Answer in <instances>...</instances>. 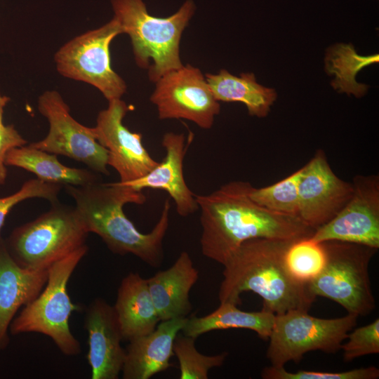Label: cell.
Masks as SVG:
<instances>
[{
    "mask_svg": "<svg viewBox=\"0 0 379 379\" xmlns=\"http://www.w3.org/2000/svg\"><path fill=\"white\" fill-rule=\"evenodd\" d=\"M253 186L232 181L205 195H196L200 209L203 255L222 265L244 241L256 238L295 239L314 230L299 218L271 212L250 197Z\"/></svg>",
    "mask_w": 379,
    "mask_h": 379,
    "instance_id": "6da1fadb",
    "label": "cell"
},
{
    "mask_svg": "<svg viewBox=\"0 0 379 379\" xmlns=\"http://www.w3.org/2000/svg\"><path fill=\"white\" fill-rule=\"evenodd\" d=\"M75 208L88 232L98 235L114 253L133 254L153 267L164 260L163 241L169 225L170 200L164 204L160 218L149 233L140 232L126 216L123 208L128 203L143 204L142 191L117 182H99L84 185H65Z\"/></svg>",
    "mask_w": 379,
    "mask_h": 379,
    "instance_id": "7a4b0ae2",
    "label": "cell"
},
{
    "mask_svg": "<svg viewBox=\"0 0 379 379\" xmlns=\"http://www.w3.org/2000/svg\"><path fill=\"white\" fill-rule=\"evenodd\" d=\"M293 240L256 238L241 244L223 265L220 303L238 305L241 295L251 291L262 298V310L275 315L291 310L308 311L317 297L308 284L292 279L284 265V253Z\"/></svg>",
    "mask_w": 379,
    "mask_h": 379,
    "instance_id": "3957f363",
    "label": "cell"
},
{
    "mask_svg": "<svg viewBox=\"0 0 379 379\" xmlns=\"http://www.w3.org/2000/svg\"><path fill=\"white\" fill-rule=\"evenodd\" d=\"M114 17L123 34L131 41L136 65L148 69L150 81L182 65L180 43L185 27L194 15L196 6L186 0L179 9L166 18L152 15L142 0H112Z\"/></svg>",
    "mask_w": 379,
    "mask_h": 379,
    "instance_id": "277c9868",
    "label": "cell"
},
{
    "mask_svg": "<svg viewBox=\"0 0 379 379\" xmlns=\"http://www.w3.org/2000/svg\"><path fill=\"white\" fill-rule=\"evenodd\" d=\"M87 252L85 244L48 269L47 282L43 290L11 321L9 328L12 335L39 333L51 338L65 355L75 356L81 352L80 343L72 333L69 324L72 313L80 307L72 302L67 284Z\"/></svg>",
    "mask_w": 379,
    "mask_h": 379,
    "instance_id": "5b68a950",
    "label": "cell"
},
{
    "mask_svg": "<svg viewBox=\"0 0 379 379\" xmlns=\"http://www.w3.org/2000/svg\"><path fill=\"white\" fill-rule=\"evenodd\" d=\"M49 211L15 228L7 249L21 267L47 270L85 245L88 235L75 207L52 203Z\"/></svg>",
    "mask_w": 379,
    "mask_h": 379,
    "instance_id": "8992f818",
    "label": "cell"
},
{
    "mask_svg": "<svg viewBox=\"0 0 379 379\" xmlns=\"http://www.w3.org/2000/svg\"><path fill=\"white\" fill-rule=\"evenodd\" d=\"M323 243L326 263L321 273L308 284L310 291L316 297L337 302L348 314L368 315L375 307L368 267L378 249L338 241Z\"/></svg>",
    "mask_w": 379,
    "mask_h": 379,
    "instance_id": "52a82bcc",
    "label": "cell"
},
{
    "mask_svg": "<svg viewBox=\"0 0 379 379\" xmlns=\"http://www.w3.org/2000/svg\"><path fill=\"white\" fill-rule=\"evenodd\" d=\"M358 317L348 314L334 319L314 317L307 310H291L274 317L266 356L271 366L299 362L311 351L338 352Z\"/></svg>",
    "mask_w": 379,
    "mask_h": 379,
    "instance_id": "ba28073f",
    "label": "cell"
},
{
    "mask_svg": "<svg viewBox=\"0 0 379 379\" xmlns=\"http://www.w3.org/2000/svg\"><path fill=\"white\" fill-rule=\"evenodd\" d=\"M121 34L122 28L114 17L101 27L73 38L54 55L58 72L95 87L108 101L120 99L127 87L112 68L109 46Z\"/></svg>",
    "mask_w": 379,
    "mask_h": 379,
    "instance_id": "9c48e42d",
    "label": "cell"
},
{
    "mask_svg": "<svg viewBox=\"0 0 379 379\" xmlns=\"http://www.w3.org/2000/svg\"><path fill=\"white\" fill-rule=\"evenodd\" d=\"M39 112L49 123V131L32 147L84 164L95 173L109 175L107 150L95 139L92 127L76 121L56 91H46L38 100Z\"/></svg>",
    "mask_w": 379,
    "mask_h": 379,
    "instance_id": "30bf717a",
    "label": "cell"
},
{
    "mask_svg": "<svg viewBox=\"0 0 379 379\" xmlns=\"http://www.w3.org/2000/svg\"><path fill=\"white\" fill-rule=\"evenodd\" d=\"M149 100L160 119H182L211 128L220 106L201 71L190 64L164 74L155 82Z\"/></svg>",
    "mask_w": 379,
    "mask_h": 379,
    "instance_id": "8fae6325",
    "label": "cell"
},
{
    "mask_svg": "<svg viewBox=\"0 0 379 379\" xmlns=\"http://www.w3.org/2000/svg\"><path fill=\"white\" fill-rule=\"evenodd\" d=\"M353 192L341 211L316 229L310 237L318 242L338 241L379 248V176L356 175Z\"/></svg>",
    "mask_w": 379,
    "mask_h": 379,
    "instance_id": "7c38bea8",
    "label": "cell"
},
{
    "mask_svg": "<svg viewBox=\"0 0 379 379\" xmlns=\"http://www.w3.org/2000/svg\"><path fill=\"white\" fill-rule=\"evenodd\" d=\"M130 110L121 98L109 100L92 127L96 140L107 150V164L119 173L121 182L138 179L159 164L143 146L142 135L124 125L123 119Z\"/></svg>",
    "mask_w": 379,
    "mask_h": 379,
    "instance_id": "4fadbf2b",
    "label": "cell"
},
{
    "mask_svg": "<svg viewBox=\"0 0 379 379\" xmlns=\"http://www.w3.org/2000/svg\"><path fill=\"white\" fill-rule=\"evenodd\" d=\"M352 192V182L337 176L331 168L325 152L318 149L302 167L298 185V217L315 230L341 211Z\"/></svg>",
    "mask_w": 379,
    "mask_h": 379,
    "instance_id": "5bb4252c",
    "label": "cell"
},
{
    "mask_svg": "<svg viewBox=\"0 0 379 379\" xmlns=\"http://www.w3.org/2000/svg\"><path fill=\"white\" fill-rule=\"evenodd\" d=\"M84 327L88 333V362L92 379H117L126 350L117 313L112 305L98 298L86 308Z\"/></svg>",
    "mask_w": 379,
    "mask_h": 379,
    "instance_id": "9a60e30c",
    "label": "cell"
},
{
    "mask_svg": "<svg viewBox=\"0 0 379 379\" xmlns=\"http://www.w3.org/2000/svg\"><path fill=\"white\" fill-rule=\"evenodd\" d=\"M192 136L191 133L186 141L183 133H166L161 140L166 155L161 162L138 179L117 182L138 191L145 188L164 190L173 199L178 214L187 217L194 213L199 205L183 175V161Z\"/></svg>",
    "mask_w": 379,
    "mask_h": 379,
    "instance_id": "2e32d148",
    "label": "cell"
},
{
    "mask_svg": "<svg viewBox=\"0 0 379 379\" xmlns=\"http://www.w3.org/2000/svg\"><path fill=\"white\" fill-rule=\"evenodd\" d=\"M47 279L48 270L20 266L0 239V352L9 343L8 331L18 310L41 293Z\"/></svg>",
    "mask_w": 379,
    "mask_h": 379,
    "instance_id": "e0dca14e",
    "label": "cell"
},
{
    "mask_svg": "<svg viewBox=\"0 0 379 379\" xmlns=\"http://www.w3.org/2000/svg\"><path fill=\"white\" fill-rule=\"evenodd\" d=\"M187 318L161 321L149 334L129 340L121 370L124 379H148L168 369L173 346Z\"/></svg>",
    "mask_w": 379,
    "mask_h": 379,
    "instance_id": "ac0fdd59",
    "label": "cell"
},
{
    "mask_svg": "<svg viewBox=\"0 0 379 379\" xmlns=\"http://www.w3.org/2000/svg\"><path fill=\"white\" fill-rule=\"evenodd\" d=\"M198 278L190 255L182 251L172 266L147 279L160 321L187 317L192 310L190 292Z\"/></svg>",
    "mask_w": 379,
    "mask_h": 379,
    "instance_id": "d6986e66",
    "label": "cell"
},
{
    "mask_svg": "<svg viewBox=\"0 0 379 379\" xmlns=\"http://www.w3.org/2000/svg\"><path fill=\"white\" fill-rule=\"evenodd\" d=\"M113 307L126 340L149 334L160 321L147 281L138 273L130 272L123 278Z\"/></svg>",
    "mask_w": 379,
    "mask_h": 379,
    "instance_id": "ffe728a7",
    "label": "cell"
},
{
    "mask_svg": "<svg viewBox=\"0 0 379 379\" xmlns=\"http://www.w3.org/2000/svg\"><path fill=\"white\" fill-rule=\"evenodd\" d=\"M5 164L25 169L41 180L62 186H84L99 182L95 171L65 166L56 154L30 145L11 149L6 154Z\"/></svg>",
    "mask_w": 379,
    "mask_h": 379,
    "instance_id": "44dd1931",
    "label": "cell"
},
{
    "mask_svg": "<svg viewBox=\"0 0 379 379\" xmlns=\"http://www.w3.org/2000/svg\"><path fill=\"white\" fill-rule=\"evenodd\" d=\"M205 78L218 102H242L253 117H265L277 100L275 90L259 84L253 73L235 76L221 69L218 74H205Z\"/></svg>",
    "mask_w": 379,
    "mask_h": 379,
    "instance_id": "7402d4cb",
    "label": "cell"
},
{
    "mask_svg": "<svg viewBox=\"0 0 379 379\" xmlns=\"http://www.w3.org/2000/svg\"><path fill=\"white\" fill-rule=\"evenodd\" d=\"M275 314L261 310L259 312H244L237 305L229 302L220 303L213 312L201 317L187 318L181 332L187 336L197 338L199 335L215 330L245 328L255 331L264 340L268 339Z\"/></svg>",
    "mask_w": 379,
    "mask_h": 379,
    "instance_id": "603a6c76",
    "label": "cell"
},
{
    "mask_svg": "<svg viewBox=\"0 0 379 379\" xmlns=\"http://www.w3.org/2000/svg\"><path fill=\"white\" fill-rule=\"evenodd\" d=\"M378 61V54L361 55L351 44H338L326 51L325 69L335 75L331 86L335 91L361 98L366 94L368 86L358 83L356 75L364 67Z\"/></svg>",
    "mask_w": 379,
    "mask_h": 379,
    "instance_id": "cb8c5ba5",
    "label": "cell"
},
{
    "mask_svg": "<svg viewBox=\"0 0 379 379\" xmlns=\"http://www.w3.org/2000/svg\"><path fill=\"white\" fill-rule=\"evenodd\" d=\"M326 260L324 243L308 237L291 241L284 253V265L292 279L308 284L321 273Z\"/></svg>",
    "mask_w": 379,
    "mask_h": 379,
    "instance_id": "d4e9b609",
    "label": "cell"
},
{
    "mask_svg": "<svg viewBox=\"0 0 379 379\" xmlns=\"http://www.w3.org/2000/svg\"><path fill=\"white\" fill-rule=\"evenodd\" d=\"M302 167L272 185L250 192L251 199L261 207L275 213L298 217V185Z\"/></svg>",
    "mask_w": 379,
    "mask_h": 379,
    "instance_id": "484cf974",
    "label": "cell"
},
{
    "mask_svg": "<svg viewBox=\"0 0 379 379\" xmlns=\"http://www.w3.org/2000/svg\"><path fill=\"white\" fill-rule=\"evenodd\" d=\"M195 339L179 333L174 340L173 350L179 362L180 379H207L209 371L221 366L228 356L225 352L211 356L200 353Z\"/></svg>",
    "mask_w": 379,
    "mask_h": 379,
    "instance_id": "4316f807",
    "label": "cell"
},
{
    "mask_svg": "<svg viewBox=\"0 0 379 379\" xmlns=\"http://www.w3.org/2000/svg\"><path fill=\"white\" fill-rule=\"evenodd\" d=\"M62 185L44 182L38 178L24 182L15 193L0 197V232L11 209L18 204L31 198H42L51 204L58 201Z\"/></svg>",
    "mask_w": 379,
    "mask_h": 379,
    "instance_id": "83f0119b",
    "label": "cell"
},
{
    "mask_svg": "<svg viewBox=\"0 0 379 379\" xmlns=\"http://www.w3.org/2000/svg\"><path fill=\"white\" fill-rule=\"evenodd\" d=\"M264 379H377L379 369L368 366L341 372H320L299 370L289 372L284 367H265L261 373Z\"/></svg>",
    "mask_w": 379,
    "mask_h": 379,
    "instance_id": "f1b7e54d",
    "label": "cell"
},
{
    "mask_svg": "<svg viewBox=\"0 0 379 379\" xmlns=\"http://www.w3.org/2000/svg\"><path fill=\"white\" fill-rule=\"evenodd\" d=\"M347 341L341 345L346 362L365 355L379 353V319L348 333Z\"/></svg>",
    "mask_w": 379,
    "mask_h": 379,
    "instance_id": "f546056e",
    "label": "cell"
},
{
    "mask_svg": "<svg viewBox=\"0 0 379 379\" xmlns=\"http://www.w3.org/2000/svg\"><path fill=\"white\" fill-rule=\"evenodd\" d=\"M19 132L13 125H4L0 128V185H4L7 169L5 159L7 152L12 148L21 147L27 144Z\"/></svg>",
    "mask_w": 379,
    "mask_h": 379,
    "instance_id": "4dcf8cb0",
    "label": "cell"
},
{
    "mask_svg": "<svg viewBox=\"0 0 379 379\" xmlns=\"http://www.w3.org/2000/svg\"><path fill=\"white\" fill-rule=\"evenodd\" d=\"M9 101H10L9 97L2 95L0 93V128L4 125L3 123V116H4V108Z\"/></svg>",
    "mask_w": 379,
    "mask_h": 379,
    "instance_id": "1f68e13d",
    "label": "cell"
}]
</instances>
